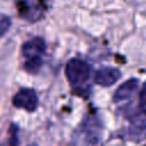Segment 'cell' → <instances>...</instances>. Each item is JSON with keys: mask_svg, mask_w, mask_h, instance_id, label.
I'll return each instance as SVG.
<instances>
[{"mask_svg": "<svg viewBox=\"0 0 146 146\" xmlns=\"http://www.w3.org/2000/svg\"><path fill=\"white\" fill-rule=\"evenodd\" d=\"M19 16L27 22L39 21L46 11V0H15Z\"/></svg>", "mask_w": 146, "mask_h": 146, "instance_id": "3957f363", "label": "cell"}, {"mask_svg": "<svg viewBox=\"0 0 146 146\" xmlns=\"http://www.w3.org/2000/svg\"><path fill=\"white\" fill-rule=\"evenodd\" d=\"M17 128L15 125H11V130H10V139H9V144L10 146H17L18 141H17Z\"/></svg>", "mask_w": 146, "mask_h": 146, "instance_id": "30bf717a", "label": "cell"}, {"mask_svg": "<svg viewBox=\"0 0 146 146\" xmlns=\"http://www.w3.org/2000/svg\"><path fill=\"white\" fill-rule=\"evenodd\" d=\"M103 123L97 114H88L75 129L71 146H103Z\"/></svg>", "mask_w": 146, "mask_h": 146, "instance_id": "6da1fadb", "label": "cell"}, {"mask_svg": "<svg viewBox=\"0 0 146 146\" xmlns=\"http://www.w3.org/2000/svg\"><path fill=\"white\" fill-rule=\"evenodd\" d=\"M139 108L141 113L146 115V83H144L139 95Z\"/></svg>", "mask_w": 146, "mask_h": 146, "instance_id": "9c48e42d", "label": "cell"}, {"mask_svg": "<svg viewBox=\"0 0 146 146\" xmlns=\"http://www.w3.org/2000/svg\"><path fill=\"white\" fill-rule=\"evenodd\" d=\"M121 76V72L114 67H102L95 73V82L103 87H110L114 84Z\"/></svg>", "mask_w": 146, "mask_h": 146, "instance_id": "8992f818", "label": "cell"}, {"mask_svg": "<svg viewBox=\"0 0 146 146\" xmlns=\"http://www.w3.org/2000/svg\"><path fill=\"white\" fill-rule=\"evenodd\" d=\"M44 50L46 42L40 36H35L22 46V54L26 60H41V56L43 55Z\"/></svg>", "mask_w": 146, "mask_h": 146, "instance_id": "5b68a950", "label": "cell"}, {"mask_svg": "<svg viewBox=\"0 0 146 146\" xmlns=\"http://www.w3.org/2000/svg\"><path fill=\"white\" fill-rule=\"evenodd\" d=\"M11 25V21L8 16L0 14V36H2Z\"/></svg>", "mask_w": 146, "mask_h": 146, "instance_id": "ba28073f", "label": "cell"}, {"mask_svg": "<svg viewBox=\"0 0 146 146\" xmlns=\"http://www.w3.org/2000/svg\"><path fill=\"white\" fill-rule=\"evenodd\" d=\"M138 84H139V81L137 79H129L125 82H123L114 94V97H113L114 102L117 103V102H122L130 98L132 94L136 91Z\"/></svg>", "mask_w": 146, "mask_h": 146, "instance_id": "52a82bcc", "label": "cell"}, {"mask_svg": "<svg viewBox=\"0 0 146 146\" xmlns=\"http://www.w3.org/2000/svg\"><path fill=\"white\" fill-rule=\"evenodd\" d=\"M65 74L72 86H80L89 79L90 66L83 59L72 58L65 66Z\"/></svg>", "mask_w": 146, "mask_h": 146, "instance_id": "7a4b0ae2", "label": "cell"}, {"mask_svg": "<svg viewBox=\"0 0 146 146\" xmlns=\"http://www.w3.org/2000/svg\"><path fill=\"white\" fill-rule=\"evenodd\" d=\"M30 146H36V145H30Z\"/></svg>", "mask_w": 146, "mask_h": 146, "instance_id": "8fae6325", "label": "cell"}, {"mask_svg": "<svg viewBox=\"0 0 146 146\" xmlns=\"http://www.w3.org/2000/svg\"><path fill=\"white\" fill-rule=\"evenodd\" d=\"M38 96L33 89L23 88L13 97V105L17 108H23L27 112H33L38 106Z\"/></svg>", "mask_w": 146, "mask_h": 146, "instance_id": "277c9868", "label": "cell"}]
</instances>
